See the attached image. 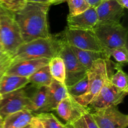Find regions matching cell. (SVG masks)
I'll use <instances>...</instances> for the list:
<instances>
[{
	"instance_id": "6da1fadb",
	"label": "cell",
	"mask_w": 128,
	"mask_h": 128,
	"mask_svg": "<svg viewBox=\"0 0 128 128\" xmlns=\"http://www.w3.org/2000/svg\"><path fill=\"white\" fill-rule=\"evenodd\" d=\"M50 5L27 2L23 8L13 13L23 43L51 36L47 20Z\"/></svg>"
},
{
	"instance_id": "7a4b0ae2",
	"label": "cell",
	"mask_w": 128,
	"mask_h": 128,
	"mask_svg": "<svg viewBox=\"0 0 128 128\" xmlns=\"http://www.w3.org/2000/svg\"><path fill=\"white\" fill-rule=\"evenodd\" d=\"M63 43L61 37L52 36L46 38H38L22 43L11 57L12 64L22 60L47 58L51 60L58 56Z\"/></svg>"
},
{
	"instance_id": "3957f363",
	"label": "cell",
	"mask_w": 128,
	"mask_h": 128,
	"mask_svg": "<svg viewBox=\"0 0 128 128\" xmlns=\"http://www.w3.org/2000/svg\"><path fill=\"white\" fill-rule=\"evenodd\" d=\"M0 41L4 51L12 56L23 43L13 13L0 5Z\"/></svg>"
},
{
	"instance_id": "277c9868",
	"label": "cell",
	"mask_w": 128,
	"mask_h": 128,
	"mask_svg": "<svg viewBox=\"0 0 128 128\" xmlns=\"http://www.w3.org/2000/svg\"><path fill=\"white\" fill-rule=\"evenodd\" d=\"M93 31L104 51L127 46L128 30L120 22L98 23Z\"/></svg>"
},
{
	"instance_id": "5b68a950",
	"label": "cell",
	"mask_w": 128,
	"mask_h": 128,
	"mask_svg": "<svg viewBox=\"0 0 128 128\" xmlns=\"http://www.w3.org/2000/svg\"><path fill=\"white\" fill-rule=\"evenodd\" d=\"M110 60L99 59L92 63L87 72L89 86L84 95L74 98L82 106L87 107L92 99L98 94L106 79L109 77L108 61Z\"/></svg>"
},
{
	"instance_id": "8992f818",
	"label": "cell",
	"mask_w": 128,
	"mask_h": 128,
	"mask_svg": "<svg viewBox=\"0 0 128 128\" xmlns=\"http://www.w3.org/2000/svg\"><path fill=\"white\" fill-rule=\"evenodd\" d=\"M62 38L70 46L86 50L104 52L103 46L98 39L93 30L67 27Z\"/></svg>"
},
{
	"instance_id": "52a82bcc",
	"label": "cell",
	"mask_w": 128,
	"mask_h": 128,
	"mask_svg": "<svg viewBox=\"0 0 128 128\" xmlns=\"http://www.w3.org/2000/svg\"><path fill=\"white\" fill-rule=\"evenodd\" d=\"M127 94L128 92L122 91L112 85L108 77L100 92L92 99L87 107L91 112V110L92 112L109 107H117L122 102Z\"/></svg>"
},
{
	"instance_id": "ba28073f",
	"label": "cell",
	"mask_w": 128,
	"mask_h": 128,
	"mask_svg": "<svg viewBox=\"0 0 128 128\" xmlns=\"http://www.w3.org/2000/svg\"><path fill=\"white\" fill-rule=\"evenodd\" d=\"M58 56L62 59L65 65L64 84L66 87L73 85L86 75L88 70L79 61L70 45L64 40Z\"/></svg>"
},
{
	"instance_id": "9c48e42d",
	"label": "cell",
	"mask_w": 128,
	"mask_h": 128,
	"mask_svg": "<svg viewBox=\"0 0 128 128\" xmlns=\"http://www.w3.org/2000/svg\"><path fill=\"white\" fill-rule=\"evenodd\" d=\"M91 115L99 128H127L128 115L115 106L91 112Z\"/></svg>"
},
{
	"instance_id": "30bf717a",
	"label": "cell",
	"mask_w": 128,
	"mask_h": 128,
	"mask_svg": "<svg viewBox=\"0 0 128 128\" xmlns=\"http://www.w3.org/2000/svg\"><path fill=\"white\" fill-rule=\"evenodd\" d=\"M0 102V116H6L20 110H28L30 105V96L24 88L4 94Z\"/></svg>"
},
{
	"instance_id": "8fae6325",
	"label": "cell",
	"mask_w": 128,
	"mask_h": 128,
	"mask_svg": "<svg viewBox=\"0 0 128 128\" xmlns=\"http://www.w3.org/2000/svg\"><path fill=\"white\" fill-rule=\"evenodd\" d=\"M55 110L67 124H72L90 112L88 108L81 105L70 95L58 104Z\"/></svg>"
},
{
	"instance_id": "7c38bea8",
	"label": "cell",
	"mask_w": 128,
	"mask_h": 128,
	"mask_svg": "<svg viewBox=\"0 0 128 128\" xmlns=\"http://www.w3.org/2000/svg\"><path fill=\"white\" fill-rule=\"evenodd\" d=\"M68 96L69 94L65 84L52 79L48 86L46 102L42 107L36 114L55 110L58 104Z\"/></svg>"
},
{
	"instance_id": "4fadbf2b",
	"label": "cell",
	"mask_w": 128,
	"mask_h": 128,
	"mask_svg": "<svg viewBox=\"0 0 128 128\" xmlns=\"http://www.w3.org/2000/svg\"><path fill=\"white\" fill-rule=\"evenodd\" d=\"M95 9L98 23L120 22L124 14V8L116 0H103Z\"/></svg>"
},
{
	"instance_id": "5bb4252c",
	"label": "cell",
	"mask_w": 128,
	"mask_h": 128,
	"mask_svg": "<svg viewBox=\"0 0 128 128\" xmlns=\"http://www.w3.org/2000/svg\"><path fill=\"white\" fill-rule=\"evenodd\" d=\"M50 60L47 58H40L18 61L12 64L6 74L28 78L40 68L49 64Z\"/></svg>"
},
{
	"instance_id": "9a60e30c",
	"label": "cell",
	"mask_w": 128,
	"mask_h": 128,
	"mask_svg": "<svg viewBox=\"0 0 128 128\" xmlns=\"http://www.w3.org/2000/svg\"><path fill=\"white\" fill-rule=\"evenodd\" d=\"M68 27L83 30H93L98 23L95 8L90 7L83 13L73 16H68Z\"/></svg>"
},
{
	"instance_id": "2e32d148",
	"label": "cell",
	"mask_w": 128,
	"mask_h": 128,
	"mask_svg": "<svg viewBox=\"0 0 128 128\" xmlns=\"http://www.w3.org/2000/svg\"><path fill=\"white\" fill-rule=\"evenodd\" d=\"M34 115L28 110L12 113L3 119V128H22L32 122Z\"/></svg>"
},
{
	"instance_id": "e0dca14e",
	"label": "cell",
	"mask_w": 128,
	"mask_h": 128,
	"mask_svg": "<svg viewBox=\"0 0 128 128\" xmlns=\"http://www.w3.org/2000/svg\"><path fill=\"white\" fill-rule=\"evenodd\" d=\"M71 50L80 63L87 69L88 70L91 68L92 63L99 59L110 60L106 53L103 51H96L92 50H86L78 48L74 46H70Z\"/></svg>"
},
{
	"instance_id": "ac0fdd59",
	"label": "cell",
	"mask_w": 128,
	"mask_h": 128,
	"mask_svg": "<svg viewBox=\"0 0 128 128\" xmlns=\"http://www.w3.org/2000/svg\"><path fill=\"white\" fill-rule=\"evenodd\" d=\"M28 84V78L5 74L0 82V94L4 95L12 92L24 88Z\"/></svg>"
},
{
	"instance_id": "d6986e66",
	"label": "cell",
	"mask_w": 128,
	"mask_h": 128,
	"mask_svg": "<svg viewBox=\"0 0 128 128\" xmlns=\"http://www.w3.org/2000/svg\"><path fill=\"white\" fill-rule=\"evenodd\" d=\"M28 79L29 83L36 88L42 86L48 87L53 79L50 72L49 64L40 68Z\"/></svg>"
},
{
	"instance_id": "ffe728a7",
	"label": "cell",
	"mask_w": 128,
	"mask_h": 128,
	"mask_svg": "<svg viewBox=\"0 0 128 128\" xmlns=\"http://www.w3.org/2000/svg\"><path fill=\"white\" fill-rule=\"evenodd\" d=\"M36 89L34 94L30 96V105L28 108V110L32 112L33 114L37 113L44 104L48 87L42 86Z\"/></svg>"
},
{
	"instance_id": "44dd1931",
	"label": "cell",
	"mask_w": 128,
	"mask_h": 128,
	"mask_svg": "<svg viewBox=\"0 0 128 128\" xmlns=\"http://www.w3.org/2000/svg\"><path fill=\"white\" fill-rule=\"evenodd\" d=\"M49 67L52 79L64 84L66 70L62 59L60 56H54L50 60Z\"/></svg>"
},
{
	"instance_id": "7402d4cb",
	"label": "cell",
	"mask_w": 128,
	"mask_h": 128,
	"mask_svg": "<svg viewBox=\"0 0 128 128\" xmlns=\"http://www.w3.org/2000/svg\"><path fill=\"white\" fill-rule=\"evenodd\" d=\"M120 65H116V72L109 77L110 81L116 87L128 93V79L126 73L121 69Z\"/></svg>"
},
{
	"instance_id": "603a6c76",
	"label": "cell",
	"mask_w": 128,
	"mask_h": 128,
	"mask_svg": "<svg viewBox=\"0 0 128 128\" xmlns=\"http://www.w3.org/2000/svg\"><path fill=\"white\" fill-rule=\"evenodd\" d=\"M89 86V80L87 74L82 79L78 81L73 85L67 86L68 92L70 96L77 98L84 95L88 91Z\"/></svg>"
},
{
	"instance_id": "cb8c5ba5",
	"label": "cell",
	"mask_w": 128,
	"mask_h": 128,
	"mask_svg": "<svg viewBox=\"0 0 128 128\" xmlns=\"http://www.w3.org/2000/svg\"><path fill=\"white\" fill-rule=\"evenodd\" d=\"M107 56L113 57L118 65H123L128 61V50L127 46L116 48L113 49H108L104 51Z\"/></svg>"
},
{
	"instance_id": "d4e9b609",
	"label": "cell",
	"mask_w": 128,
	"mask_h": 128,
	"mask_svg": "<svg viewBox=\"0 0 128 128\" xmlns=\"http://www.w3.org/2000/svg\"><path fill=\"white\" fill-rule=\"evenodd\" d=\"M48 128H66V124H63L54 115L50 112H41L34 114Z\"/></svg>"
},
{
	"instance_id": "484cf974",
	"label": "cell",
	"mask_w": 128,
	"mask_h": 128,
	"mask_svg": "<svg viewBox=\"0 0 128 128\" xmlns=\"http://www.w3.org/2000/svg\"><path fill=\"white\" fill-rule=\"evenodd\" d=\"M69 6V16L81 14L91 6L86 0H67Z\"/></svg>"
},
{
	"instance_id": "4316f807",
	"label": "cell",
	"mask_w": 128,
	"mask_h": 128,
	"mask_svg": "<svg viewBox=\"0 0 128 128\" xmlns=\"http://www.w3.org/2000/svg\"><path fill=\"white\" fill-rule=\"evenodd\" d=\"M26 3V0H0V5L12 13L23 8Z\"/></svg>"
},
{
	"instance_id": "83f0119b",
	"label": "cell",
	"mask_w": 128,
	"mask_h": 128,
	"mask_svg": "<svg viewBox=\"0 0 128 128\" xmlns=\"http://www.w3.org/2000/svg\"><path fill=\"white\" fill-rule=\"evenodd\" d=\"M12 64V59L11 56L4 53L0 58V82L2 77L6 73L9 68Z\"/></svg>"
},
{
	"instance_id": "f1b7e54d",
	"label": "cell",
	"mask_w": 128,
	"mask_h": 128,
	"mask_svg": "<svg viewBox=\"0 0 128 128\" xmlns=\"http://www.w3.org/2000/svg\"><path fill=\"white\" fill-rule=\"evenodd\" d=\"M84 118L85 119L86 124H87L88 128H99L96 124L95 123L94 120L92 119V116L91 115V113L90 112H86L84 115H83Z\"/></svg>"
},
{
	"instance_id": "f546056e",
	"label": "cell",
	"mask_w": 128,
	"mask_h": 128,
	"mask_svg": "<svg viewBox=\"0 0 128 128\" xmlns=\"http://www.w3.org/2000/svg\"><path fill=\"white\" fill-rule=\"evenodd\" d=\"M74 128H88L84 117H81L72 124Z\"/></svg>"
},
{
	"instance_id": "4dcf8cb0",
	"label": "cell",
	"mask_w": 128,
	"mask_h": 128,
	"mask_svg": "<svg viewBox=\"0 0 128 128\" xmlns=\"http://www.w3.org/2000/svg\"><path fill=\"white\" fill-rule=\"evenodd\" d=\"M32 126H33L32 128H45L44 125L42 123V122L35 115L32 121Z\"/></svg>"
},
{
	"instance_id": "1f68e13d",
	"label": "cell",
	"mask_w": 128,
	"mask_h": 128,
	"mask_svg": "<svg viewBox=\"0 0 128 128\" xmlns=\"http://www.w3.org/2000/svg\"><path fill=\"white\" fill-rule=\"evenodd\" d=\"M88 3L90 5L91 7L96 8L98 5H100L103 0H86Z\"/></svg>"
},
{
	"instance_id": "d6a6232c",
	"label": "cell",
	"mask_w": 128,
	"mask_h": 128,
	"mask_svg": "<svg viewBox=\"0 0 128 128\" xmlns=\"http://www.w3.org/2000/svg\"><path fill=\"white\" fill-rule=\"evenodd\" d=\"M26 2L36 3H45L50 4V0H26Z\"/></svg>"
},
{
	"instance_id": "836d02e7",
	"label": "cell",
	"mask_w": 128,
	"mask_h": 128,
	"mask_svg": "<svg viewBox=\"0 0 128 128\" xmlns=\"http://www.w3.org/2000/svg\"><path fill=\"white\" fill-rule=\"evenodd\" d=\"M119 4L124 9L128 8V0H116Z\"/></svg>"
},
{
	"instance_id": "e575fe53",
	"label": "cell",
	"mask_w": 128,
	"mask_h": 128,
	"mask_svg": "<svg viewBox=\"0 0 128 128\" xmlns=\"http://www.w3.org/2000/svg\"><path fill=\"white\" fill-rule=\"evenodd\" d=\"M67 0H50V4L51 5H57V4L61 3Z\"/></svg>"
},
{
	"instance_id": "d590c367",
	"label": "cell",
	"mask_w": 128,
	"mask_h": 128,
	"mask_svg": "<svg viewBox=\"0 0 128 128\" xmlns=\"http://www.w3.org/2000/svg\"><path fill=\"white\" fill-rule=\"evenodd\" d=\"M4 53V51L3 48H2V45H0V58H1V57L2 56V54H3Z\"/></svg>"
},
{
	"instance_id": "8d00e7d4",
	"label": "cell",
	"mask_w": 128,
	"mask_h": 128,
	"mask_svg": "<svg viewBox=\"0 0 128 128\" xmlns=\"http://www.w3.org/2000/svg\"><path fill=\"white\" fill-rule=\"evenodd\" d=\"M0 128H3V119L0 116Z\"/></svg>"
},
{
	"instance_id": "74e56055",
	"label": "cell",
	"mask_w": 128,
	"mask_h": 128,
	"mask_svg": "<svg viewBox=\"0 0 128 128\" xmlns=\"http://www.w3.org/2000/svg\"><path fill=\"white\" fill-rule=\"evenodd\" d=\"M32 127H33V126H32V122H31V124H29V125H26V126L24 127H22V128H32Z\"/></svg>"
},
{
	"instance_id": "f35d334b",
	"label": "cell",
	"mask_w": 128,
	"mask_h": 128,
	"mask_svg": "<svg viewBox=\"0 0 128 128\" xmlns=\"http://www.w3.org/2000/svg\"><path fill=\"white\" fill-rule=\"evenodd\" d=\"M66 128H74L73 127V125L72 124H66Z\"/></svg>"
},
{
	"instance_id": "ab89813d",
	"label": "cell",
	"mask_w": 128,
	"mask_h": 128,
	"mask_svg": "<svg viewBox=\"0 0 128 128\" xmlns=\"http://www.w3.org/2000/svg\"><path fill=\"white\" fill-rule=\"evenodd\" d=\"M2 99V94H0V102H1V99Z\"/></svg>"
},
{
	"instance_id": "60d3db41",
	"label": "cell",
	"mask_w": 128,
	"mask_h": 128,
	"mask_svg": "<svg viewBox=\"0 0 128 128\" xmlns=\"http://www.w3.org/2000/svg\"><path fill=\"white\" fill-rule=\"evenodd\" d=\"M44 127H45V128H48V126H46V125H45V124H44Z\"/></svg>"
},
{
	"instance_id": "b9f144b4",
	"label": "cell",
	"mask_w": 128,
	"mask_h": 128,
	"mask_svg": "<svg viewBox=\"0 0 128 128\" xmlns=\"http://www.w3.org/2000/svg\"><path fill=\"white\" fill-rule=\"evenodd\" d=\"M0 45H1V41H0Z\"/></svg>"
}]
</instances>
